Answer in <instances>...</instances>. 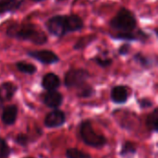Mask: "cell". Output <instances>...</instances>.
I'll return each instance as SVG.
<instances>
[{"label":"cell","instance_id":"cell-3","mask_svg":"<svg viewBox=\"0 0 158 158\" xmlns=\"http://www.w3.org/2000/svg\"><path fill=\"white\" fill-rule=\"evenodd\" d=\"M81 136L83 142L92 147H103L106 143V139L102 135L95 132L91 122L83 121L81 125Z\"/></svg>","mask_w":158,"mask_h":158},{"label":"cell","instance_id":"cell-8","mask_svg":"<svg viewBox=\"0 0 158 158\" xmlns=\"http://www.w3.org/2000/svg\"><path fill=\"white\" fill-rule=\"evenodd\" d=\"M63 101V96L60 93L55 91H48L44 95V103L50 108L58 107Z\"/></svg>","mask_w":158,"mask_h":158},{"label":"cell","instance_id":"cell-12","mask_svg":"<svg viewBox=\"0 0 158 158\" xmlns=\"http://www.w3.org/2000/svg\"><path fill=\"white\" fill-rule=\"evenodd\" d=\"M129 97L128 90L125 86H116L112 89L111 92V99L116 104H123L126 103Z\"/></svg>","mask_w":158,"mask_h":158},{"label":"cell","instance_id":"cell-22","mask_svg":"<svg viewBox=\"0 0 158 158\" xmlns=\"http://www.w3.org/2000/svg\"><path fill=\"white\" fill-rule=\"evenodd\" d=\"M91 36H89V37H82V38H81L76 44H75V46H74V48L75 49H81V48H83L85 45H87L86 44H88V43H90L91 42V38H90Z\"/></svg>","mask_w":158,"mask_h":158},{"label":"cell","instance_id":"cell-20","mask_svg":"<svg viewBox=\"0 0 158 158\" xmlns=\"http://www.w3.org/2000/svg\"><path fill=\"white\" fill-rule=\"evenodd\" d=\"M10 155V148L8 147L6 142L0 138V158H7Z\"/></svg>","mask_w":158,"mask_h":158},{"label":"cell","instance_id":"cell-1","mask_svg":"<svg viewBox=\"0 0 158 158\" xmlns=\"http://www.w3.org/2000/svg\"><path fill=\"white\" fill-rule=\"evenodd\" d=\"M6 34L9 37L32 42L35 44H44L47 42V36L44 31L33 24H12L8 27Z\"/></svg>","mask_w":158,"mask_h":158},{"label":"cell","instance_id":"cell-24","mask_svg":"<svg viewBox=\"0 0 158 158\" xmlns=\"http://www.w3.org/2000/svg\"><path fill=\"white\" fill-rule=\"evenodd\" d=\"M117 38L118 39H124V40H136L137 35L131 32H120L117 35Z\"/></svg>","mask_w":158,"mask_h":158},{"label":"cell","instance_id":"cell-23","mask_svg":"<svg viewBox=\"0 0 158 158\" xmlns=\"http://www.w3.org/2000/svg\"><path fill=\"white\" fill-rule=\"evenodd\" d=\"M16 143H18V144H19V145H21V146H25V145H27L28 144V143H29V138H28V136L27 135H25V134H19L17 137H16Z\"/></svg>","mask_w":158,"mask_h":158},{"label":"cell","instance_id":"cell-26","mask_svg":"<svg viewBox=\"0 0 158 158\" xmlns=\"http://www.w3.org/2000/svg\"><path fill=\"white\" fill-rule=\"evenodd\" d=\"M139 104L142 108H148L153 106V102L149 99H141L139 101Z\"/></svg>","mask_w":158,"mask_h":158},{"label":"cell","instance_id":"cell-28","mask_svg":"<svg viewBox=\"0 0 158 158\" xmlns=\"http://www.w3.org/2000/svg\"><path fill=\"white\" fill-rule=\"evenodd\" d=\"M32 1H34V2H41V1H44V0H32Z\"/></svg>","mask_w":158,"mask_h":158},{"label":"cell","instance_id":"cell-7","mask_svg":"<svg viewBox=\"0 0 158 158\" xmlns=\"http://www.w3.org/2000/svg\"><path fill=\"white\" fill-rule=\"evenodd\" d=\"M66 121L65 113L61 110H54L48 113L44 119V125L47 128H57L62 126Z\"/></svg>","mask_w":158,"mask_h":158},{"label":"cell","instance_id":"cell-27","mask_svg":"<svg viewBox=\"0 0 158 158\" xmlns=\"http://www.w3.org/2000/svg\"><path fill=\"white\" fill-rule=\"evenodd\" d=\"M129 50H130V44H123L122 46H120V47H119L118 52H119V54H120V55L125 56V55H127V54L129 53Z\"/></svg>","mask_w":158,"mask_h":158},{"label":"cell","instance_id":"cell-5","mask_svg":"<svg viewBox=\"0 0 158 158\" xmlns=\"http://www.w3.org/2000/svg\"><path fill=\"white\" fill-rule=\"evenodd\" d=\"M46 28L50 33L57 37H62L67 33L65 25V16H55L46 21Z\"/></svg>","mask_w":158,"mask_h":158},{"label":"cell","instance_id":"cell-10","mask_svg":"<svg viewBox=\"0 0 158 158\" xmlns=\"http://www.w3.org/2000/svg\"><path fill=\"white\" fill-rule=\"evenodd\" d=\"M17 91V86L12 82H4L0 86V102H6L13 98Z\"/></svg>","mask_w":158,"mask_h":158},{"label":"cell","instance_id":"cell-14","mask_svg":"<svg viewBox=\"0 0 158 158\" xmlns=\"http://www.w3.org/2000/svg\"><path fill=\"white\" fill-rule=\"evenodd\" d=\"M23 0H0V14L18 9Z\"/></svg>","mask_w":158,"mask_h":158},{"label":"cell","instance_id":"cell-19","mask_svg":"<svg viewBox=\"0 0 158 158\" xmlns=\"http://www.w3.org/2000/svg\"><path fill=\"white\" fill-rule=\"evenodd\" d=\"M94 88L93 87H91V86H89V85H87V84H83V85H81V86H80L79 87V91H78V96H80V97H84V98H86V97H90L91 95H93L94 94Z\"/></svg>","mask_w":158,"mask_h":158},{"label":"cell","instance_id":"cell-11","mask_svg":"<svg viewBox=\"0 0 158 158\" xmlns=\"http://www.w3.org/2000/svg\"><path fill=\"white\" fill-rule=\"evenodd\" d=\"M42 85L46 91H55L60 86V79L55 73H47L43 78Z\"/></svg>","mask_w":158,"mask_h":158},{"label":"cell","instance_id":"cell-17","mask_svg":"<svg viewBox=\"0 0 158 158\" xmlns=\"http://www.w3.org/2000/svg\"><path fill=\"white\" fill-rule=\"evenodd\" d=\"M136 154V146L133 143L131 142H126L120 151V155L124 157L131 156Z\"/></svg>","mask_w":158,"mask_h":158},{"label":"cell","instance_id":"cell-4","mask_svg":"<svg viewBox=\"0 0 158 158\" xmlns=\"http://www.w3.org/2000/svg\"><path fill=\"white\" fill-rule=\"evenodd\" d=\"M89 78V72L82 69H72L65 76V85L68 88L80 87L85 83Z\"/></svg>","mask_w":158,"mask_h":158},{"label":"cell","instance_id":"cell-13","mask_svg":"<svg viewBox=\"0 0 158 158\" xmlns=\"http://www.w3.org/2000/svg\"><path fill=\"white\" fill-rule=\"evenodd\" d=\"M18 116V108L16 106L11 105L5 107L2 113V122L6 125H12L15 123Z\"/></svg>","mask_w":158,"mask_h":158},{"label":"cell","instance_id":"cell-21","mask_svg":"<svg viewBox=\"0 0 158 158\" xmlns=\"http://www.w3.org/2000/svg\"><path fill=\"white\" fill-rule=\"evenodd\" d=\"M95 62L102 68H106L109 67L112 64V59L108 57H102V56H96L94 58Z\"/></svg>","mask_w":158,"mask_h":158},{"label":"cell","instance_id":"cell-18","mask_svg":"<svg viewBox=\"0 0 158 158\" xmlns=\"http://www.w3.org/2000/svg\"><path fill=\"white\" fill-rule=\"evenodd\" d=\"M66 156L67 158H92L90 155L85 154L76 148H70V149L67 150Z\"/></svg>","mask_w":158,"mask_h":158},{"label":"cell","instance_id":"cell-25","mask_svg":"<svg viewBox=\"0 0 158 158\" xmlns=\"http://www.w3.org/2000/svg\"><path fill=\"white\" fill-rule=\"evenodd\" d=\"M134 57H135V59H136L137 61H139L143 66H148V65H149L148 59H147L145 56H143L142 54H137Z\"/></svg>","mask_w":158,"mask_h":158},{"label":"cell","instance_id":"cell-15","mask_svg":"<svg viewBox=\"0 0 158 158\" xmlns=\"http://www.w3.org/2000/svg\"><path fill=\"white\" fill-rule=\"evenodd\" d=\"M146 125L151 131H157L158 130V109L156 108L147 118Z\"/></svg>","mask_w":158,"mask_h":158},{"label":"cell","instance_id":"cell-2","mask_svg":"<svg viewBox=\"0 0 158 158\" xmlns=\"http://www.w3.org/2000/svg\"><path fill=\"white\" fill-rule=\"evenodd\" d=\"M136 19L134 15L127 8H121L118 14L111 19L110 26L121 32H131L136 27Z\"/></svg>","mask_w":158,"mask_h":158},{"label":"cell","instance_id":"cell-16","mask_svg":"<svg viewBox=\"0 0 158 158\" xmlns=\"http://www.w3.org/2000/svg\"><path fill=\"white\" fill-rule=\"evenodd\" d=\"M16 67H17L18 70H19L20 72L25 73V74H33L36 72V67L34 65L27 63V62H23V61L18 62L16 64Z\"/></svg>","mask_w":158,"mask_h":158},{"label":"cell","instance_id":"cell-6","mask_svg":"<svg viewBox=\"0 0 158 158\" xmlns=\"http://www.w3.org/2000/svg\"><path fill=\"white\" fill-rule=\"evenodd\" d=\"M28 56L31 57L44 63V64H54L58 62V56L51 50H38V51H30Z\"/></svg>","mask_w":158,"mask_h":158},{"label":"cell","instance_id":"cell-9","mask_svg":"<svg viewBox=\"0 0 158 158\" xmlns=\"http://www.w3.org/2000/svg\"><path fill=\"white\" fill-rule=\"evenodd\" d=\"M65 25L67 32H72L81 30L83 28V21L77 15H69L65 16Z\"/></svg>","mask_w":158,"mask_h":158}]
</instances>
